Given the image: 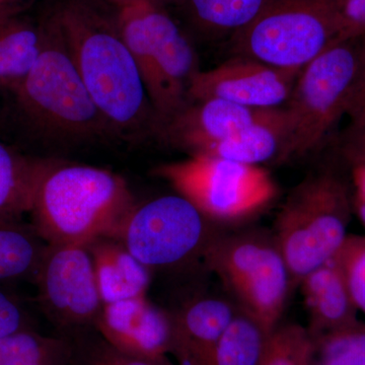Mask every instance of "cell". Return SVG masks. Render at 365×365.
<instances>
[{
  "label": "cell",
  "mask_w": 365,
  "mask_h": 365,
  "mask_svg": "<svg viewBox=\"0 0 365 365\" xmlns=\"http://www.w3.org/2000/svg\"><path fill=\"white\" fill-rule=\"evenodd\" d=\"M215 225L177 194L135 206L112 237L150 271L177 270L199 260L203 263L220 234Z\"/></svg>",
  "instance_id": "obj_10"
},
{
  "label": "cell",
  "mask_w": 365,
  "mask_h": 365,
  "mask_svg": "<svg viewBox=\"0 0 365 365\" xmlns=\"http://www.w3.org/2000/svg\"><path fill=\"white\" fill-rule=\"evenodd\" d=\"M338 36L336 0H267L254 21L230 40L237 55L302 71Z\"/></svg>",
  "instance_id": "obj_8"
},
{
  "label": "cell",
  "mask_w": 365,
  "mask_h": 365,
  "mask_svg": "<svg viewBox=\"0 0 365 365\" xmlns=\"http://www.w3.org/2000/svg\"><path fill=\"white\" fill-rule=\"evenodd\" d=\"M35 283L41 309L57 334L76 338L96 330L103 302L86 246L48 245Z\"/></svg>",
  "instance_id": "obj_11"
},
{
  "label": "cell",
  "mask_w": 365,
  "mask_h": 365,
  "mask_svg": "<svg viewBox=\"0 0 365 365\" xmlns=\"http://www.w3.org/2000/svg\"><path fill=\"white\" fill-rule=\"evenodd\" d=\"M271 333L240 307L216 343L209 365H261Z\"/></svg>",
  "instance_id": "obj_23"
},
{
  "label": "cell",
  "mask_w": 365,
  "mask_h": 365,
  "mask_svg": "<svg viewBox=\"0 0 365 365\" xmlns=\"http://www.w3.org/2000/svg\"><path fill=\"white\" fill-rule=\"evenodd\" d=\"M352 162V182L354 200L365 202V155L349 158Z\"/></svg>",
  "instance_id": "obj_32"
},
{
  "label": "cell",
  "mask_w": 365,
  "mask_h": 365,
  "mask_svg": "<svg viewBox=\"0 0 365 365\" xmlns=\"http://www.w3.org/2000/svg\"><path fill=\"white\" fill-rule=\"evenodd\" d=\"M353 207H354L355 211L359 215L360 222H362L365 227V202L353 200Z\"/></svg>",
  "instance_id": "obj_33"
},
{
  "label": "cell",
  "mask_w": 365,
  "mask_h": 365,
  "mask_svg": "<svg viewBox=\"0 0 365 365\" xmlns=\"http://www.w3.org/2000/svg\"><path fill=\"white\" fill-rule=\"evenodd\" d=\"M37 59L14 86L19 103L34 123L71 135H88L107 121L86 90L58 24L41 30Z\"/></svg>",
  "instance_id": "obj_7"
},
{
  "label": "cell",
  "mask_w": 365,
  "mask_h": 365,
  "mask_svg": "<svg viewBox=\"0 0 365 365\" xmlns=\"http://www.w3.org/2000/svg\"><path fill=\"white\" fill-rule=\"evenodd\" d=\"M11 0H0V7L9 6Z\"/></svg>",
  "instance_id": "obj_35"
},
{
  "label": "cell",
  "mask_w": 365,
  "mask_h": 365,
  "mask_svg": "<svg viewBox=\"0 0 365 365\" xmlns=\"http://www.w3.org/2000/svg\"><path fill=\"white\" fill-rule=\"evenodd\" d=\"M56 21L86 90L107 123L121 129L140 126L153 106L119 31L86 7H66Z\"/></svg>",
  "instance_id": "obj_2"
},
{
  "label": "cell",
  "mask_w": 365,
  "mask_h": 365,
  "mask_svg": "<svg viewBox=\"0 0 365 365\" xmlns=\"http://www.w3.org/2000/svg\"><path fill=\"white\" fill-rule=\"evenodd\" d=\"M96 330L118 349L135 356L165 359L172 349V313L146 297L103 306Z\"/></svg>",
  "instance_id": "obj_13"
},
{
  "label": "cell",
  "mask_w": 365,
  "mask_h": 365,
  "mask_svg": "<svg viewBox=\"0 0 365 365\" xmlns=\"http://www.w3.org/2000/svg\"><path fill=\"white\" fill-rule=\"evenodd\" d=\"M213 223L245 222L270 205L278 187L261 165L194 153L155 170Z\"/></svg>",
  "instance_id": "obj_9"
},
{
  "label": "cell",
  "mask_w": 365,
  "mask_h": 365,
  "mask_svg": "<svg viewBox=\"0 0 365 365\" xmlns=\"http://www.w3.org/2000/svg\"><path fill=\"white\" fill-rule=\"evenodd\" d=\"M58 163L24 157L0 143V218L31 212L41 182Z\"/></svg>",
  "instance_id": "obj_19"
},
{
  "label": "cell",
  "mask_w": 365,
  "mask_h": 365,
  "mask_svg": "<svg viewBox=\"0 0 365 365\" xmlns=\"http://www.w3.org/2000/svg\"><path fill=\"white\" fill-rule=\"evenodd\" d=\"M28 328L33 327L25 307L14 294L0 288V337Z\"/></svg>",
  "instance_id": "obj_31"
},
{
  "label": "cell",
  "mask_w": 365,
  "mask_h": 365,
  "mask_svg": "<svg viewBox=\"0 0 365 365\" xmlns=\"http://www.w3.org/2000/svg\"><path fill=\"white\" fill-rule=\"evenodd\" d=\"M119 32L135 60L155 112L169 121L188 105L190 85L199 71L193 47L176 23L150 0L122 7Z\"/></svg>",
  "instance_id": "obj_6"
},
{
  "label": "cell",
  "mask_w": 365,
  "mask_h": 365,
  "mask_svg": "<svg viewBox=\"0 0 365 365\" xmlns=\"http://www.w3.org/2000/svg\"><path fill=\"white\" fill-rule=\"evenodd\" d=\"M0 83H1V81H0Z\"/></svg>",
  "instance_id": "obj_37"
},
{
  "label": "cell",
  "mask_w": 365,
  "mask_h": 365,
  "mask_svg": "<svg viewBox=\"0 0 365 365\" xmlns=\"http://www.w3.org/2000/svg\"><path fill=\"white\" fill-rule=\"evenodd\" d=\"M165 1H170V0H165Z\"/></svg>",
  "instance_id": "obj_36"
},
{
  "label": "cell",
  "mask_w": 365,
  "mask_h": 365,
  "mask_svg": "<svg viewBox=\"0 0 365 365\" xmlns=\"http://www.w3.org/2000/svg\"><path fill=\"white\" fill-rule=\"evenodd\" d=\"M73 350L72 338L21 329L0 337V365H71Z\"/></svg>",
  "instance_id": "obj_22"
},
{
  "label": "cell",
  "mask_w": 365,
  "mask_h": 365,
  "mask_svg": "<svg viewBox=\"0 0 365 365\" xmlns=\"http://www.w3.org/2000/svg\"><path fill=\"white\" fill-rule=\"evenodd\" d=\"M313 337L299 325L278 326L271 333L261 365H312Z\"/></svg>",
  "instance_id": "obj_27"
},
{
  "label": "cell",
  "mask_w": 365,
  "mask_h": 365,
  "mask_svg": "<svg viewBox=\"0 0 365 365\" xmlns=\"http://www.w3.org/2000/svg\"><path fill=\"white\" fill-rule=\"evenodd\" d=\"M74 341L71 365H176L169 357L145 359L118 349L97 330L83 334Z\"/></svg>",
  "instance_id": "obj_26"
},
{
  "label": "cell",
  "mask_w": 365,
  "mask_h": 365,
  "mask_svg": "<svg viewBox=\"0 0 365 365\" xmlns=\"http://www.w3.org/2000/svg\"><path fill=\"white\" fill-rule=\"evenodd\" d=\"M304 297L312 337L354 325L361 321L336 256L307 274L299 283Z\"/></svg>",
  "instance_id": "obj_16"
},
{
  "label": "cell",
  "mask_w": 365,
  "mask_h": 365,
  "mask_svg": "<svg viewBox=\"0 0 365 365\" xmlns=\"http://www.w3.org/2000/svg\"><path fill=\"white\" fill-rule=\"evenodd\" d=\"M365 321L313 338L312 365H364Z\"/></svg>",
  "instance_id": "obj_25"
},
{
  "label": "cell",
  "mask_w": 365,
  "mask_h": 365,
  "mask_svg": "<svg viewBox=\"0 0 365 365\" xmlns=\"http://www.w3.org/2000/svg\"><path fill=\"white\" fill-rule=\"evenodd\" d=\"M42 32L16 16L9 6L0 7V81L14 88L37 59Z\"/></svg>",
  "instance_id": "obj_21"
},
{
  "label": "cell",
  "mask_w": 365,
  "mask_h": 365,
  "mask_svg": "<svg viewBox=\"0 0 365 365\" xmlns=\"http://www.w3.org/2000/svg\"><path fill=\"white\" fill-rule=\"evenodd\" d=\"M192 14L203 29L232 38L258 16L267 0H188Z\"/></svg>",
  "instance_id": "obj_24"
},
{
  "label": "cell",
  "mask_w": 365,
  "mask_h": 365,
  "mask_svg": "<svg viewBox=\"0 0 365 365\" xmlns=\"http://www.w3.org/2000/svg\"><path fill=\"white\" fill-rule=\"evenodd\" d=\"M110 1L114 2V4L121 7H125L129 6V4H133V2L137 1V0H110Z\"/></svg>",
  "instance_id": "obj_34"
},
{
  "label": "cell",
  "mask_w": 365,
  "mask_h": 365,
  "mask_svg": "<svg viewBox=\"0 0 365 365\" xmlns=\"http://www.w3.org/2000/svg\"><path fill=\"white\" fill-rule=\"evenodd\" d=\"M339 36L337 40L365 36V0H336Z\"/></svg>",
  "instance_id": "obj_30"
},
{
  "label": "cell",
  "mask_w": 365,
  "mask_h": 365,
  "mask_svg": "<svg viewBox=\"0 0 365 365\" xmlns=\"http://www.w3.org/2000/svg\"><path fill=\"white\" fill-rule=\"evenodd\" d=\"M352 206L347 186L330 173L312 175L295 187L273 234L294 287L339 253L349 235Z\"/></svg>",
  "instance_id": "obj_4"
},
{
  "label": "cell",
  "mask_w": 365,
  "mask_h": 365,
  "mask_svg": "<svg viewBox=\"0 0 365 365\" xmlns=\"http://www.w3.org/2000/svg\"><path fill=\"white\" fill-rule=\"evenodd\" d=\"M93 259L103 306L146 297L150 270L117 240L101 237L86 246Z\"/></svg>",
  "instance_id": "obj_17"
},
{
  "label": "cell",
  "mask_w": 365,
  "mask_h": 365,
  "mask_svg": "<svg viewBox=\"0 0 365 365\" xmlns=\"http://www.w3.org/2000/svg\"><path fill=\"white\" fill-rule=\"evenodd\" d=\"M47 247L33 225L0 218V285L35 282Z\"/></svg>",
  "instance_id": "obj_20"
},
{
  "label": "cell",
  "mask_w": 365,
  "mask_h": 365,
  "mask_svg": "<svg viewBox=\"0 0 365 365\" xmlns=\"http://www.w3.org/2000/svg\"><path fill=\"white\" fill-rule=\"evenodd\" d=\"M365 66V36L336 40L302 69L284 109L287 131L279 163L304 157L346 114Z\"/></svg>",
  "instance_id": "obj_3"
},
{
  "label": "cell",
  "mask_w": 365,
  "mask_h": 365,
  "mask_svg": "<svg viewBox=\"0 0 365 365\" xmlns=\"http://www.w3.org/2000/svg\"><path fill=\"white\" fill-rule=\"evenodd\" d=\"M239 309L232 299L201 295L170 312L174 336L170 354L176 365H209L216 343Z\"/></svg>",
  "instance_id": "obj_14"
},
{
  "label": "cell",
  "mask_w": 365,
  "mask_h": 365,
  "mask_svg": "<svg viewBox=\"0 0 365 365\" xmlns=\"http://www.w3.org/2000/svg\"><path fill=\"white\" fill-rule=\"evenodd\" d=\"M346 115L349 127L346 134V153L353 158L365 155V66L357 81Z\"/></svg>",
  "instance_id": "obj_29"
},
{
  "label": "cell",
  "mask_w": 365,
  "mask_h": 365,
  "mask_svg": "<svg viewBox=\"0 0 365 365\" xmlns=\"http://www.w3.org/2000/svg\"><path fill=\"white\" fill-rule=\"evenodd\" d=\"M280 109H256L218 98H208L185 106L167 122L168 129L177 143L196 153L209 144L265 121Z\"/></svg>",
  "instance_id": "obj_15"
},
{
  "label": "cell",
  "mask_w": 365,
  "mask_h": 365,
  "mask_svg": "<svg viewBox=\"0 0 365 365\" xmlns=\"http://www.w3.org/2000/svg\"><path fill=\"white\" fill-rule=\"evenodd\" d=\"M336 258L357 309L365 317V235H348Z\"/></svg>",
  "instance_id": "obj_28"
},
{
  "label": "cell",
  "mask_w": 365,
  "mask_h": 365,
  "mask_svg": "<svg viewBox=\"0 0 365 365\" xmlns=\"http://www.w3.org/2000/svg\"><path fill=\"white\" fill-rule=\"evenodd\" d=\"M287 131V111L281 108L277 114L265 121L251 125L222 140L209 144L196 153L252 165L279 163Z\"/></svg>",
  "instance_id": "obj_18"
},
{
  "label": "cell",
  "mask_w": 365,
  "mask_h": 365,
  "mask_svg": "<svg viewBox=\"0 0 365 365\" xmlns=\"http://www.w3.org/2000/svg\"><path fill=\"white\" fill-rule=\"evenodd\" d=\"M203 265L220 278L235 304L269 332L279 326L294 283L274 235L220 232L206 251Z\"/></svg>",
  "instance_id": "obj_5"
},
{
  "label": "cell",
  "mask_w": 365,
  "mask_h": 365,
  "mask_svg": "<svg viewBox=\"0 0 365 365\" xmlns=\"http://www.w3.org/2000/svg\"><path fill=\"white\" fill-rule=\"evenodd\" d=\"M135 205L126 182L109 170L58 163L41 182L31 215L48 245L88 246L112 237Z\"/></svg>",
  "instance_id": "obj_1"
},
{
  "label": "cell",
  "mask_w": 365,
  "mask_h": 365,
  "mask_svg": "<svg viewBox=\"0 0 365 365\" xmlns=\"http://www.w3.org/2000/svg\"><path fill=\"white\" fill-rule=\"evenodd\" d=\"M299 72L237 55L215 68L197 72L188 101L218 98L256 109L281 108L287 104Z\"/></svg>",
  "instance_id": "obj_12"
},
{
  "label": "cell",
  "mask_w": 365,
  "mask_h": 365,
  "mask_svg": "<svg viewBox=\"0 0 365 365\" xmlns=\"http://www.w3.org/2000/svg\"><path fill=\"white\" fill-rule=\"evenodd\" d=\"M364 365H365V364H364Z\"/></svg>",
  "instance_id": "obj_38"
}]
</instances>
